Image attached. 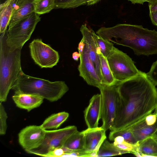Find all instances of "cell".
I'll list each match as a JSON object with an SVG mask.
<instances>
[{"instance_id":"cell-21","label":"cell","mask_w":157,"mask_h":157,"mask_svg":"<svg viewBox=\"0 0 157 157\" xmlns=\"http://www.w3.org/2000/svg\"><path fill=\"white\" fill-rule=\"evenodd\" d=\"M100 57L102 84L108 86L118 84L112 74L107 58L101 53L100 54Z\"/></svg>"},{"instance_id":"cell-32","label":"cell","mask_w":157,"mask_h":157,"mask_svg":"<svg viewBox=\"0 0 157 157\" xmlns=\"http://www.w3.org/2000/svg\"><path fill=\"white\" fill-rule=\"evenodd\" d=\"M145 120L147 124L151 125L155 124L157 122V117L154 112L147 116L145 119Z\"/></svg>"},{"instance_id":"cell-38","label":"cell","mask_w":157,"mask_h":157,"mask_svg":"<svg viewBox=\"0 0 157 157\" xmlns=\"http://www.w3.org/2000/svg\"><path fill=\"white\" fill-rule=\"evenodd\" d=\"M101 0H87V5L90 6L97 3Z\"/></svg>"},{"instance_id":"cell-27","label":"cell","mask_w":157,"mask_h":157,"mask_svg":"<svg viewBox=\"0 0 157 157\" xmlns=\"http://www.w3.org/2000/svg\"><path fill=\"white\" fill-rule=\"evenodd\" d=\"M113 141V144L120 150L125 151L127 153H132L134 152H138V142L136 144H132L126 142L122 137L120 136L116 137Z\"/></svg>"},{"instance_id":"cell-10","label":"cell","mask_w":157,"mask_h":157,"mask_svg":"<svg viewBox=\"0 0 157 157\" xmlns=\"http://www.w3.org/2000/svg\"><path fill=\"white\" fill-rule=\"evenodd\" d=\"M45 132L40 125L26 126L18 133L19 143L26 151L36 149L42 143Z\"/></svg>"},{"instance_id":"cell-33","label":"cell","mask_w":157,"mask_h":157,"mask_svg":"<svg viewBox=\"0 0 157 157\" xmlns=\"http://www.w3.org/2000/svg\"><path fill=\"white\" fill-rule=\"evenodd\" d=\"M149 16L152 23L157 26V11H150Z\"/></svg>"},{"instance_id":"cell-18","label":"cell","mask_w":157,"mask_h":157,"mask_svg":"<svg viewBox=\"0 0 157 157\" xmlns=\"http://www.w3.org/2000/svg\"><path fill=\"white\" fill-rule=\"evenodd\" d=\"M16 0H6L0 5V33L6 32L11 18Z\"/></svg>"},{"instance_id":"cell-40","label":"cell","mask_w":157,"mask_h":157,"mask_svg":"<svg viewBox=\"0 0 157 157\" xmlns=\"http://www.w3.org/2000/svg\"><path fill=\"white\" fill-rule=\"evenodd\" d=\"M154 112L155 113V114L156 115L157 117V107L155 109V111Z\"/></svg>"},{"instance_id":"cell-23","label":"cell","mask_w":157,"mask_h":157,"mask_svg":"<svg viewBox=\"0 0 157 157\" xmlns=\"http://www.w3.org/2000/svg\"><path fill=\"white\" fill-rule=\"evenodd\" d=\"M126 153L125 151L118 149L113 143H110L105 139L99 148L97 157L120 155Z\"/></svg>"},{"instance_id":"cell-11","label":"cell","mask_w":157,"mask_h":157,"mask_svg":"<svg viewBox=\"0 0 157 157\" xmlns=\"http://www.w3.org/2000/svg\"><path fill=\"white\" fill-rule=\"evenodd\" d=\"M80 59V63L78 68L79 76L82 77L88 85L99 89L102 85L101 81L89 58L86 44Z\"/></svg>"},{"instance_id":"cell-3","label":"cell","mask_w":157,"mask_h":157,"mask_svg":"<svg viewBox=\"0 0 157 157\" xmlns=\"http://www.w3.org/2000/svg\"><path fill=\"white\" fill-rule=\"evenodd\" d=\"M7 30L0 36V101H6L9 91L22 71L21 49L11 50L6 40Z\"/></svg>"},{"instance_id":"cell-13","label":"cell","mask_w":157,"mask_h":157,"mask_svg":"<svg viewBox=\"0 0 157 157\" xmlns=\"http://www.w3.org/2000/svg\"><path fill=\"white\" fill-rule=\"evenodd\" d=\"M105 131L101 127L88 128L83 131L84 151L88 153L94 151L98 154L100 147L106 139Z\"/></svg>"},{"instance_id":"cell-5","label":"cell","mask_w":157,"mask_h":157,"mask_svg":"<svg viewBox=\"0 0 157 157\" xmlns=\"http://www.w3.org/2000/svg\"><path fill=\"white\" fill-rule=\"evenodd\" d=\"M40 20V15L34 12L9 27L6 41L10 49H21L25 44L30 39Z\"/></svg>"},{"instance_id":"cell-30","label":"cell","mask_w":157,"mask_h":157,"mask_svg":"<svg viewBox=\"0 0 157 157\" xmlns=\"http://www.w3.org/2000/svg\"><path fill=\"white\" fill-rule=\"evenodd\" d=\"M146 74L151 82L157 86V60L152 63L149 71Z\"/></svg>"},{"instance_id":"cell-6","label":"cell","mask_w":157,"mask_h":157,"mask_svg":"<svg viewBox=\"0 0 157 157\" xmlns=\"http://www.w3.org/2000/svg\"><path fill=\"white\" fill-rule=\"evenodd\" d=\"M101 97V127L105 131L112 127L117 113L120 105V95L117 85H104L99 88Z\"/></svg>"},{"instance_id":"cell-15","label":"cell","mask_w":157,"mask_h":157,"mask_svg":"<svg viewBox=\"0 0 157 157\" xmlns=\"http://www.w3.org/2000/svg\"><path fill=\"white\" fill-rule=\"evenodd\" d=\"M12 99L18 107L29 112L40 106L44 98L38 95L14 92Z\"/></svg>"},{"instance_id":"cell-41","label":"cell","mask_w":157,"mask_h":157,"mask_svg":"<svg viewBox=\"0 0 157 157\" xmlns=\"http://www.w3.org/2000/svg\"><path fill=\"white\" fill-rule=\"evenodd\" d=\"M153 137H154V138H155V139L156 140V141H157V137H155V136H153Z\"/></svg>"},{"instance_id":"cell-25","label":"cell","mask_w":157,"mask_h":157,"mask_svg":"<svg viewBox=\"0 0 157 157\" xmlns=\"http://www.w3.org/2000/svg\"><path fill=\"white\" fill-rule=\"evenodd\" d=\"M93 34L101 54L107 58L113 50L114 47L113 44L112 42L100 37L96 34L94 31Z\"/></svg>"},{"instance_id":"cell-19","label":"cell","mask_w":157,"mask_h":157,"mask_svg":"<svg viewBox=\"0 0 157 157\" xmlns=\"http://www.w3.org/2000/svg\"><path fill=\"white\" fill-rule=\"evenodd\" d=\"M139 144L138 151L141 157H157V141L153 136L146 138Z\"/></svg>"},{"instance_id":"cell-4","label":"cell","mask_w":157,"mask_h":157,"mask_svg":"<svg viewBox=\"0 0 157 157\" xmlns=\"http://www.w3.org/2000/svg\"><path fill=\"white\" fill-rule=\"evenodd\" d=\"M11 89L14 92L38 95L54 102L61 98L69 88L64 81L51 82L28 75L22 70Z\"/></svg>"},{"instance_id":"cell-17","label":"cell","mask_w":157,"mask_h":157,"mask_svg":"<svg viewBox=\"0 0 157 157\" xmlns=\"http://www.w3.org/2000/svg\"><path fill=\"white\" fill-rule=\"evenodd\" d=\"M129 128L136 141L139 142L153 136L157 130V122L149 125L147 124L144 119Z\"/></svg>"},{"instance_id":"cell-12","label":"cell","mask_w":157,"mask_h":157,"mask_svg":"<svg viewBox=\"0 0 157 157\" xmlns=\"http://www.w3.org/2000/svg\"><path fill=\"white\" fill-rule=\"evenodd\" d=\"M80 31L87 47L89 58L92 62L101 81L102 77L100 57V54L101 53L94 37L93 30L88 28L86 24H84L81 26Z\"/></svg>"},{"instance_id":"cell-16","label":"cell","mask_w":157,"mask_h":157,"mask_svg":"<svg viewBox=\"0 0 157 157\" xmlns=\"http://www.w3.org/2000/svg\"><path fill=\"white\" fill-rule=\"evenodd\" d=\"M34 0H16L9 27L34 12Z\"/></svg>"},{"instance_id":"cell-36","label":"cell","mask_w":157,"mask_h":157,"mask_svg":"<svg viewBox=\"0 0 157 157\" xmlns=\"http://www.w3.org/2000/svg\"><path fill=\"white\" fill-rule=\"evenodd\" d=\"M130 1L133 4H143V3L146 2H149L151 0H127Z\"/></svg>"},{"instance_id":"cell-1","label":"cell","mask_w":157,"mask_h":157,"mask_svg":"<svg viewBox=\"0 0 157 157\" xmlns=\"http://www.w3.org/2000/svg\"><path fill=\"white\" fill-rule=\"evenodd\" d=\"M120 105L111 131L129 128L144 120L157 107V90L146 73L118 84Z\"/></svg>"},{"instance_id":"cell-9","label":"cell","mask_w":157,"mask_h":157,"mask_svg":"<svg viewBox=\"0 0 157 157\" xmlns=\"http://www.w3.org/2000/svg\"><path fill=\"white\" fill-rule=\"evenodd\" d=\"M29 46L32 59L41 68H52L58 63V52L43 43L41 39H34Z\"/></svg>"},{"instance_id":"cell-24","label":"cell","mask_w":157,"mask_h":157,"mask_svg":"<svg viewBox=\"0 0 157 157\" xmlns=\"http://www.w3.org/2000/svg\"><path fill=\"white\" fill-rule=\"evenodd\" d=\"M34 12L40 15L48 13L55 8V0H34Z\"/></svg>"},{"instance_id":"cell-22","label":"cell","mask_w":157,"mask_h":157,"mask_svg":"<svg viewBox=\"0 0 157 157\" xmlns=\"http://www.w3.org/2000/svg\"><path fill=\"white\" fill-rule=\"evenodd\" d=\"M84 136L83 131H77L68 138L63 147L74 150H84Z\"/></svg>"},{"instance_id":"cell-35","label":"cell","mask_w":157,"mask_h":157,"mask_svg":"<svg viewBox=\"0 0 157 157\" xmlns=\"http://www.w3.org/2000/svg\"><path fill=\"white\" fill-rule=\"evenodd\" d=\"M85 45V44L84 40L82 37L81 40L78 44V52L79 53L80 55L83 52Z\"/></svg>"},{"instance_id":"cell-31","label":"cell","mask_w":157,"mask_h":157,"mask_svg":"<svg viewBox=\"0 0 157 157\" xmlns=\"http://www.w3.org/2000/svg\"><path fill=\"white\" fill-rule=\"evenodd\" d=\"M64 152L61 148H57L54 150L44 155L43 156L58 157H62Z\"/></svg>"},{"instance_id":"cell-28","label":"cell","mask_w":157,"mask_h":157,"mask_svg":"<svg viewBox=\"0 0 157 157\" xmlns=\"http://www.w3.org/2000/svg\"><path fill=\"white\" fill-rule=\"evenodd\" d=\"M55 9H71L87 4V0H55Z\"/></svg>"},{"instance_id":"cell-20","label":"cell","mask_w":157,"mask_h":157,"mask_svg":"<svg viewBox=\"0 0 157 157\" xmlns=\"http://www.w3.org/2000/svg\"><path fill=\"white\" fill-rule=\"evenodd\" d=\"M69 114L65 112H62L53 114L46 118L40 125L44 129H57L68 118Z\"/></svg>"},{"instance_id":"cell-29","label":"cell","mask_w":157,"mask_h":157,"mask_svg":"<svg viewBox=\"0 0 157 157\" xmlns=\"http://www.w3.org/2000/svg\"><path fill=\"white\" fill-rule=\"evenodd\" d=\"M8 116L5 108L2 104L0 103V135H4L7 128L6 119Z\"/></svg>"},{"instance_id":"cell-14","label":"cell","mask_w":157,"mask_h":157,"mask_svg":"<svg viewBox=\"0 0 157 157\" xmlns=\"http://www.w3.org/2000/svg\"><path fill=\"white\" fill-rule=\"evenodd\" d=\"M102 109L101 94L94 95L89 101L88 106L84 111V117L88 128L98 127V121L101 118Z\"/></svg>"},{"instance_id":"cell-37","label":"cell","mask_w":157,"mask_h":157,"mask_svg":"<svg viewBox=\"0 0 157 157\" xmlns=\"http://www.w3.org/2000/svg\"><path fill=\"white\" fill-rule=\"evenodd\" d=\"M80 57L79 53L77 52H74L72 54V58L75 61H78Z\"/></svg>"},{"instance_id":"cell-7","label":"cell","mask_w":157,"mask_h":157,"mask_svg":"<svg viewBox=\"0 0 157 157\" xmlns=\"http://www.w3.org/2000/svg\"><path fill=\"white\" fill-rule=\"evenodd\" d=\"M107 59L112 74L118 84L135 76L140 71L128 55L115 47Z\"/></svg>"},{"instance_id":"cell-26","label":"cell","mask_w":157,"mask_h":157,"mask_svg":"<svg viewBox=\"0 0 157 157\" xmlns=\"http://www.w3.org/2000/svg\"><path fill=\"white\" fill-rule=\"evenodd\" d=\"M119 136L122 137L126 142L130 144H136L138 142L135 140L129 128L111 131L109 139L110 140L113 141L116 137Z\"/></svg>"},{"instance_id":"cell-2","label":"cell","mask_w":157,"mask_h":157,"mask_svg":"<svg viewBox=\"0 0 157 157\" xmlns=\"http://www.w3.org/2000/svg\"><path fill=\"white\" fill-rule=\"evenodd\" d=\"M96 34L105 40L130 48L137 56L157 54V31L155 29L141 25L121 24L101 27Z\"/></svg>"},{"instance_id":"cell-34","label":"cell","mask_w":157,"mask_h":157,"mask_svg":"<svg viewBox=\"0 0 157 157\" xmlns=\"http://www.w3.org/2000/svg\"><path fill=\"white\" fill-rule=\"evenodd\" d=\"M150 11H157V0H151L148 2Z\"/></svg>"},{"instance_id":"cell-39","label":"cell","mask_w":157,"mask_h":157,"mask_svg":"<svg viewBox=\"0 0 157 157\" xmlns=\"http://www.w3.org/2000/svg\"><path fill=\"white\" fill-rule=\"evenodd\" d=\"M153 136L157 137V130L156 131V132L153 134Z\"/></svg>"},{"instance_id":"cell-8","label":"cell","mask_w":157,"mask_h":157,"mask_svg":"<svg viewBox=\"0 0 157 157\" xmlns=\"http://www.w3.org/2000/svg\"><path fill=\"white\" fill-rule=\"evenodd\" d=\"M74 125L52 130H46L44 141L38 148L26 152L29 153L43 156L57 148H62L68 138L77 131Z\"/></svg>"}]
</instances>
